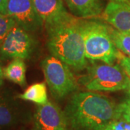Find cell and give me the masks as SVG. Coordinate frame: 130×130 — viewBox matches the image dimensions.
I'll return each mask as SVG.
<instances>
[{"mask_svg":"<svg viewBox=\"0 0 130 130\" xmlns=\"http://www.w3.org/2000/svg\"><path fill=\"white\" fill-rule=\"evenodd\" d=\"M117 104L104 95L92 91L74 93L65 107L69 126L73 130H104L116 120Z\"/></svg>","mask_w":130,"mask_h":130,"instance_id":"1","label":"cell"},{"mask_svg":"<svg viewBox=\"0 0 130 130\" xmlns=\"http://www.w3.org/2000/svg\"><path fill=\"white\" fill-rule=\"evenodd\" d=\"M44 27L47 34V47L52 56L74 70L87 68L81 18L68 13Z\"/></svg>","mask_w":130,"mask_h":130,"instance_id":"2","label":"cell"},{"mask_svg":"<svg viewBox=\"0 0 130 130\" xmlns=\"http://www.w3.org/2000/svg\"><path fill=\"white\" fill-rule=\"evenodd\" d=\"M81 31L87 59L113 64L121 52L115 46L109 32V25L97 19H81Z\"/></svg>","mask_w":130,"mask_h":130,"instance_id":"3","label":"cell"},{"mask_svg":"<svg viewBox=\"0 0 130 130\" xmlns=\"http://www.w3.org/2000/svg\"><path fill=\"white\" fill-rule=\"evenodd\" d=\"M79 83L90 91L130 93V78L120 65L98 64L87 67Z\"/></svg>","mask_w":130,"mask_h":130,"instance_id":"4","label":"cell"},{"mask_svg":"<svg viewBox=\"0 0 130 130\" xmlns=\"http://www.w3.org/2000/svg\"><path fill=\"white\" fill-rule=\"evenodd\" d=\"M41 66L49 90L56 99H62L77 89L78 84L70 67L58 58L46 56Z\"/></svg>","mask_w":130,"mask_h":130,"instance_id":"5","label":"cell"},{"mask_svg":"<svg viewBox=\"0 0 130 130\" xmlns=\"http://www.w3.org/2000/svg\"><path fill=\"white\" fill-rule=\"evenodd\" d=\"M36 41L29 31L16 25L0 46V54L5 59H28L32 56Z\"/></svg>","mask_w":130,"mask_h":130,"instance_id":"6","label":"cell"},{"mask_svg":"<svg viewBox=\"0 0 130 130\" xmlns=\"http://www.w3.org/2000/svg\"><path fill=\"white\" fill-rule=\"evenodd\" d=\"M7 14L14 19L17 25L29 32H36L43 26L32 0H8Z\"/></svg>","mask_w":130,"mask_h":130,"instance_id":"7","label":"cell"},{"mask_svg":"<svg viewBox=\"0 0 130 130\" xmlns=\"http://www.w3.org/2000/svg\"><path fill=\"white\" fill-rule=\"evenodd\" d=\"M33 121L36 130H68L70 127L64 111L50 101L38 106Z\"/></svg>","mask_w":130,"mask_h":130,"instance_id":"8","label":"cell"},{"mask_svg":"<svg viewBox=\"0 0 130 130\" xmlns=\"http://www.w3.org/2000/svg\"><path fill=\"white\" fill-rule=\"evenodd\" d=\"M104 22L121 32H130V5L109 2L101 15Z\"/></svg>","mask_w":130,"mask_h":130,"instance_id":"9","label":"cell"},{"mask_svg":"<svg viewBox=\"0 0 130 130\" xmlns=\"http://www.w3.org/2000/svg\"><path fill=\"white\" fill-rule=\"evenodd\" d=\"M32 1L38 15L43 23V26L55 22L69 13L62 0Z\"/></svg>","mask_w":130,"mask_h":130,"instance_id":"10","label":"cell"},{"mask_svg":"<svg viewBox=\"0 0 130 130\" xmlns=\"http://www.w3.org/2000/svg\"><path fill=\"white\" fill-rule=\"evenodd\" d=\"M71 13L81 19L101 16L105 9L103 0H64Z\"/></svg>","mask_w":130,"mask_h":130,"instance_id":"11","label":"cell"},{"mask_svg":"<svg viewBox=\"0 0 130 130\" xmlns=\"http://www.w3.org/2000/svg\"><path fill=\"white\" fill-rule=\"evenodd\" d=\"M19 121V111L12 98L0 93V129L16 124Z\"/></svg>","mask_w":130,"mask_h":130,"instance_id":"12","label":"cell"},{"mask_svg":"<svg viewBox=\"0 0 130 130\" xmlns=\"http://www.w3.org/2000/svg\"><path fill=\"white\" fill-rule=\"evenodd\" d=\"M5 78L24 87L26 85V65L23 59H14L3 69Z\"/></svg>","mask_w":130,"mask_h":130,"instance_id":"13","label":"cell"},{"mask_svg":"<svg viewBox=\"0 0 130 130\" xmlns=\"http://www.w3.org/2000/svg\"><path fill=\"white\" fill-rule=\"evenodd\" d=\"M18 98L30 102L34 103L38 106L44 105L48 103L46 85L44 83H37L31 85Z\"/></svg>","mask_w":130,"mask_h":130,"instance_id":"14","label":"cell"},{"mask_svg":"<svg viewBox=\"0 0 130 130\" xmlns=\"http://www.w3.org/2000/svg\"><path fill=\"white\" fill-rule=\"evenodd\" d=\"M109 32L116 48L126 56L130 57V32L119 31L110 25Z\"/></svg>","mask_w":130,"mask_h":130,"instance_id":"15","label":"cell"},{"mask_svg":"<svg viewBox=\"0 0 130 130\" xmlns=\"http://www.w3.org/2000/svg\"><path fill=\"white\" fill-rule=\"evenodd\" d=\"M17 25L15 20L8 14L0 13V46L10 30Z\"/></svg>","mask_w":130,"mask_h":130,"instance_id":"16","label":"cell"},{"mask_svg":"<svg viewBox=\"0 0 130 130\" xmlns=\"http://www.w3.org/2000/svg\"><path fill=\"white\" fill-rule=\"evenodd\" d=\"M120 103L117 104L116 120H121L130 123V93Z\"/></svg>","mask_w":130,"mask_h":130,"instance_id":"17","label":"cell"},{"mask_svg":"<svg viewBox=\"0 0 130 130\" xmlns=\"http://www.w3.org/2000/svg\"><path fill=\"white\" fill-rule=\"evenodd\" d=\"M104 130H130V123L121 120H113Z\"/></svg>","mask_w":130,"mask_h":130,"instance_id":"18","label":"cell"},{"mask_svg":"<svg viewBox=\"0 0 130 130\" xmlns=\"http://www.w3.org/2000/svg\"><path fill=\"white\" fill-rule=\"evenodd\" d=\"M119 65L123 68V70L125 71V72L130 78V57L129 56H124L121 54L120 58L119 59Z\"/></svg>","mask_w":130,"mask_h":130,"instance_id":"19","label":"cell"},{"mask_svg":"<svg viewBox=\"0 0 130 130\" xmlns=\"http://www.w3.org/2000/svg\"><path fill=\"white\" fill-rule=\"evenodd\" d=\"M8 0H0V13L7 14V7Z\"/></svg>","mask_w":130,"mask_h":130,"instance_id":"20","label":"cell"},{"mask_svg":"<svg viewBox=\"0 0 130 130\" xmlns=\"http://www.w3.org/2000/svg\"><path fill=\"white\" fill-rule=\"evenodd\" d=\"M4 78H5V77H4V71H3V69L2 67V65L0 64V87L2 85V83H3Z\"/></svg>","mask_w":130,"mask_h":130,"instance_id":"21","label":"cell"},{"mask_svg":"<svg viewBox=\"0 0 130 130\" xmlns=\"http://www.w3.org/2000/svg\"><path fill=\"white\" fill-rule=\"evenodd\" d=\"M109 2H122V3H127L130 5V0H109Z\"/></svg>","mask_w":130,"mask_h":130,"instance_id":"22","label":"cell"},{"mask_svg":"<svg viewBox=\"0 0 130 130\" xmlns=\"http://www.w3.org/2000/svg\"><path fill=\"white\" fill-rule=\"evenodd\" d=\"M33 130H36V129H33Z\"/></svg>","mask_w":130,"mask_h":130,"instance_id":"23","label":"cell"}]
</instances>
